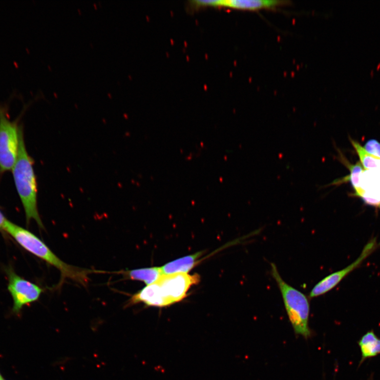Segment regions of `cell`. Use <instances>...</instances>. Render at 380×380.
<instances>
[{
  "label": "cell",
  "instance_id": "5b68a950",
  "mask_svg": "<svg viewBox=\"0 0 380 380\" xmlns=\"http://www.w3.org/2000/svg\"><path fill=\"white\" fill-rule=\"evenodd\" d=\"M6 110L5 106L0 105V171L1 172L10 171L14 168L19 149L17 122L10 120Z\"/></svg>",
  "mask_w": 380,
  "mask_h": 380
},
{
  "label": "cell",
  "instance_id": "ba28073f",
  "mask_svg": "<svg viewBox=\"0 0 380 380\" xmlns=\"http://www.w3.org/2000/svg\"><path fill=\"white\" fill-rule=\"evenodd\" d=\"M352 195L361 198L367 205L380 209V174L364 169Z\"/></svg>",
  "mask_w": 380,
  "mask_h": 380
},
{
  "label": "cell",
  "instance_id": "9c48e42d",
  "mask_svg": "<svg viewBox=\"0 0 380 380\" xmlns=\"http://www.w3.org/2000/svg\"><path fill=\"white\" fill-rule=\"evenodd\" d=\"M287 4V1L278 0H228L222 1V6L241 10L259 11L276 9Z\"/></svg>",
  "mask_w": 380,
  "mask_h": 380
},
{
  "label": "cell",
  "instance_id": "7a4b0ae2",
  "mask_svg": "<svg viewBox=\"0 0 380 380\" xmlns=\"http://www.w3.org/2000/svg\"><path fill=\"white\" fill-rule=\"evenodd\" d=\"M4 232L8 233L25 250L34 254L61 272L63 279L73 280L85 286L88 282L91 271L73 266L64 263L52 252L44 242L31 232L8 221Z\"/></svg>",
  "mask_w": 380,
  "mask_h": 380
},
{
  "label": "cell",
  "instance_id": "30bf717a",
  "mask_svg": "<svg viewBox=\"0 0 380 380\" xmlns=\"http://www.w3.org/2000/svg\"><path fill=\"white\" fill-rule=\"evenodd\" d=\"M204 252L187 255L176 259L160 267L162 274H188L197 266Z\"/></svg>",
  "mask_w": 380,
  "mask_h": 380
},
{
  "label": "cell",
  "instance_id": "4fadbf2b",
  "mask_svg": "<svg viewBox=\"0 0 380 380\" xmlns=\"http://www.w3.org/2000/svg\"><path fill=\"white\" fill-rule=\"evenodd\" d=\"M350 140L364 169L380 174V159L367 152L357 141L352 139Z\"/></svg>",
  "mask_w": 380,
  "mask_h": 380
},
{
  "label": "cell",
  "instance_id": "5bb4252c",
  "mask_svg": "<svg viewBox=\"0 0 380 380\" xmlns=\"http://www.w3.org/2000/svg\"><path fill=\"white\" fill-rule=\"evenodd\" d=\"M364 149L368 153L380 159V143L376 140H370L367 142Z\"/></svg>",
  "mask_w": 380,
  "mask_h": 380
},
{
  "label": "cell",
  "instance_id": "e0dca14e",
  "mask_svg": "<svg viewBox=\"0 0 380 380\" xmlns=\"http://www.w3.org/2000/svg\"><path fill=\"white\" fill-rule=\"evenodd\" d=\"M4 380L2 376L1 375V373H0V380Z\"/></svg>",
  "mask_w": 380,
  "mask_h": 380
},
{
  "label": "cell",
  "instance_id": "3957f363",
  "mask_svg": "<svg viewBox=\"0 0 380 380\" xmlns=\"http://www.w3.org/2000/svg\"><path fill=\"white\" fill-rule=\"evenodd\" d=\"M19 149L17 159L13 168V174L18 193L23 205L27 224L34 219L44 229L37 206V183L34 168V160L26 149L21 127L19 129Z\"/></svg>",
  "mask_w": 380,
  "mask_h": 380
},
{
  "label": "cell",
  "instance_id": "52a82bcc",
  "mask_svg": "<svg viewBox=\"0 0 380 380\" xmlns=\"http://www.w3.org/2000/svg\"><path fill=\"white\" fill-rule=\"evenodd\" d=\"M380 245L376 238L371 239L363 249L359 256L352 264L344 269L331 274L321 280L314 286L309 294L310 298H317L329 292L337 286L354 270L357 269L363 262L374 253Z\"/></svg>",
  "mask_w": 380,
  "mask_h": 380
},
{
  "label": "cell",
  "instance_id": "277c9868",
  "mask_svg": "<svg viewBox=\"0 0 380 380\" xmlns=\"http://www.w3.org/2000/svg\"><path fill=\"white\" fill-rule=\"evenodd\" d=\"M271 273L282 296L285 310L294 332L305 338L311 336L309 326L310 298L288 284L281 277L276 265L271 263Z\"/></svg>",
  "mask_w": 380,
  "mask_h": 380
},
{
  "label": "cell",
  "instance_id": "2e32d148",
  "mask_svg": "<svg viewBox=\"0 0 380 380\" xmlns=\"http://www.w3.org/2000/svg\"><path fill=\"white\" fill-rule=\"evenodd\" d=\"M8 220L5 217V216L0 211V232H4V228Z\"/></svg>",
  "mask_w": 380,
  "mask_h": 380
},
{
  "label": "cell",
  "instance_id": "ac0fdd59",
  "mask_svg": "<svg viewBox=\"0 0 380 380\" xmlns=\"http://www.w3.org/2000/svg\"></svg>",
  "mask_w": 380,
  "mask_h": 380
},
{
  "label": "cell",
  "instance_id": "9a60e30c",
  "mask_svg": "<svg viewBox=\"0 0 380 380\" xmlns=\"http://www.w3.org/2000/svg\"><path fill=\"white\" fill-rule=\"evenodd\" d=\"M193 2L197 6H222V1H195Z\"/></svg>",
  "mask_w": 380,
  "mask_h": 380
},
{
  "label": "cell",
  "instance_id": "8fae6325",
  "mask_svg": "<svg viewBox=\"0 0 380 380\" xmlns=\"http://www.w3.org/2000/svg\"><path fill=\"white\" fill-rule=\"evenodd\" d=\"M358 344L361 353L359 364H362L367 359L380 355V338L373 330L365 333L359 340Z\"/></svg>",
  "mask_w": 380,
  "mask_h": 380
},
{
  "label": "cell",
  "instance_id": "7c38bea8",
  "mask_svg": "<svg viewBox=\"0 0 380 380\" xmlns=\"http://www.w3.org/2000/svg\"><path fill=\"white\" fill-rule=\"evenodd\" d=\"M122 274L127 279L143 281L147 286L155 282L162 275L160 267H156L124 271Z\"/></svg>",
  "mask_w": 380,
  "mask_h": 380
},
{
  "label": "cell",
  "instance_id": "6da1fadb",
  "mask_svg": "<svg viewBox=\"0 0 380 380\" xmlns=\"http://www.w3.org/2000/svg\"><path fill=\"white\" fill-rule=\"evenodd\" d=\"M200 279V275L196 274H162L155 282L134 294L128 304L142 303L158 307L174 304L186 298L190 288L198 284Z\"/></svg>",
  "mask_w": 380,
  "mask_h": 380
},
{
  "label": "cell",
  "instance_id": "8992f818",
  "mask_svg": "<svg viewBox=\"0 0 380 380\" xmlns=\"http://www.w3.org/2000/svg\"><path fill=\"white\" fill-rule=\"evenodd\" d=\"M8 289L14 301L13 312L21 313L22 308L38 300L43 292L41 287L19 276L12 268L6 270Z\"/></svg>",
  "mask_w": 380,
  "mask_h": 380
}]
</instances>
